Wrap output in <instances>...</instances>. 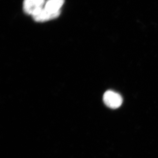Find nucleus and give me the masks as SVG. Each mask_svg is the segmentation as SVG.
<instances>
[{
    "label": "nucleus",
    "instance_id": "2",
    "mask_svg": "<svg viewBox=\"0 0 158 158\" xmlns=\"http://www.w3.org/2000/svg\"><path fill=\"white\" fill-rule=\"evenodd\" d=\"M45 2V0H24L23 9L26 13L32 16L44 7Z\"/></svg>",
    "mask_w": 158,
    "mask_h": 158
},
{
    "label": "nucleus",
    "instance_id": "3",
    "mask_svg": "<svg viewBox=\"0 0 158 158\" xmlns=\"http://www.w3.org/2000/svg\"><path fill=\"white\" fill-rule=\"evenodd\" d=\"M59 15H60L54 14L49 12L43 7L38 12L32 15V17L35 21L43 22L56 18L59 17Z\"/></svg>",
    "mask_w": 158,
    "mask_h": 158
},
{
    "label": "nucleus",
    "instance_id": "4",
    "mask_svg": "<svg viewBox=\"0 0 158 158\" xmlns=\"http://www.w3.org/2000/svg\"><path fill=\"white\" fill-rule=\"evenodd\" d=\"M64 0H47L44 8L49 12L60 15V9L64 3Z\"/></svg>",
    "mask_w": 158,
    "mask_h": 158
},
{
    "label": "nucleus",
    "instance_id": "1",
    "mask_svg": "<svg viewBox=\"0 0 158 158\" xmlns=\"http://www.w3.org/2000/svg\"><path fill=\"white\" fill-rule=\"evenodd\" d=\"M103 100L106 106L113 109L119 107L123 103L121 95L113 90L106 91L104 94Z\"/></svg>",
    "mask_w": 158,
    "mask_h": 158
}]
</instances>
